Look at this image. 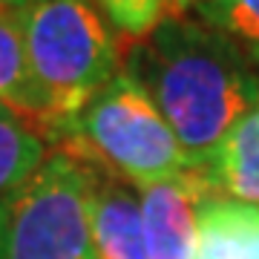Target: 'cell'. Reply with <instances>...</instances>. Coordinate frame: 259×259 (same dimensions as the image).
Segmentation results:
<instances>
[{"mask_svg": "<svg viewBox=\"0 0 259 259\" xmlns=\"http://www.w3.org/2000/svg\"><path fill=\"white\" fill-rule=\"evenodd\" d=\"M210 196V187L196 167L141 190V219L150 259L196 256L199 210Z\"/></svg>", "mask_w": 259, "mask_h": 259, "instance_id": "5b68a950", "label": "cell"}, {"mask_svg": "<svg viewBox=\"0 0 259 259\" xmlns=\"http://www.w3.org/2000/svg\"><path fill=\"white\" fill-rule=\"evenodd\" d=\"M121 35L141 40L164 20L167 0H93Z\"/></svg>", "mask_w": 259, "mask_h": 259, "instance_id": "7c38bea8", "label": "cell"}, {"mask_svg": "<svg viewBox=\"0 0 259 259\" xmlns=\"http://www.w3.org/2000/svg\"><path fill=\"white\" fill-rule=\"evenodd\" d=\"M66 153L141 190L193 170L144 83L118 72L55 133Z\"/></svg>", "mask_w": 259, "mask_h": 259, "instance_id": "7a4b0ae2", "label": "cell"}, {"mask_svg": "<svg viewBox=\"0 0 259 259\" xmlns=\"http://www.w3.org/2000/svg\"><path fill=\"white\" fill-rule=\"evenodd\" d=\"M95 167L66 150L0 202V259H98L93 236Z\"/></svg>", "mask_w": 259, "mask_h": 259, "instance_id": "277c9868", "label": "cell"}, {"mask_svg": "<svg viewBox=\"0 0 259 259\" xmlns=\"http://www.w3.org/2000/svg\"><path fill=\"white\" fill-rule=\"evenodd\" d=\"M127 72L144 83L193 167L259 104V66L199 18L164 15L133 47Z\"/></svg>", "mask_w": 259, "mask_h": 259, "instance_id": "6da1fadb", "label": "cell"}, {"mask_svg": "<svg viewBox=\"0 0 259 259\" xmlns=\"http://www.w3.org/2000/svg\"><path fill=\"white\" fill-rule=\"evenodd\" d=\"M193 259H259V204L210 196L199 210Z\"/></svg>", "mask_w": 259, "mask_h": 259, "instance_id": "9c48e42d", "label": "cell"}, {"mask_svg": "<svg viewBox=\"0 0 259 259\" xmlns=\"http://www.w3.org/2000/svg\"><path fill=\"white\" fill-rule=\"evenodd\" d=\"M20 9L35 81L55 136L121 72L118 40L93 0H32Z\"/></svg>", "mask_w": 259, "mask_h": 259, "instance_id": "3957f363", "label": "cell"}, {"mask_svg": "<svg viewBox=\"0 0 259 259\" xmlns=\"http://www.w3.org/2000/svg\"><path fill=\"white\" fill-rule=\"evenodd\" d=\"M204 0H167V15H182L185 9H193Z\"/></svg>", "mask_w": 259, "mask_h": 259, "instance_id": "4fadbf2b", "label": "cell"}, {"mask_svg": "<svg viewBox=\"0 0 259 259\" xmlns=\"http://www.w3.org/2000/svg\"><path fill=\"white\" fill-rule=\"evenodd\" d=\"M0 104L26 124L49 130V107L29 64L20 9L6 0H0Z\"/></svg>", "mask_w": 259, "mask_h": 259, "instance_id": "ba28073f", "label": "cell"}, {"mask_svg": "<svg viewBox=\"0 0 259 259\" xmlns=\"http://www.w3.org/2000/svg\"><path fill=\"white\" fill-rule=\"evenodd\" d=\"M193 12L202 23L231 37L259 66V0H204Z\"/></svg>", "mask_w": 259, "mask_h": 259, "instance_id": "8fae6325", "label": "cell"}, {"mask_svg": "<svg viewBox=\"0 0 259 259\" xmlns=\"http://www.w3.org/2000/svg\"><path fill=\"white\" fill-rule=\"evenodd\" d=\"M44 139L20 115L0 104V202L26 182L44 164Z\"/></svg>", "mask_w": 259, "mask_h": 259, "instance_id": "30bf717a", "label": "cell"}, {"mask_svg": "<svg viewBox=\"0 0 259 259\" xmlns=\"http://www.w3.org/2000/svg\"><path fill=\"white\" fill-rule=\"evenodd\" d=\"M213 196L259 204V104L242 115L202 167Z\"/></svg>", "mask_w": 259, "mask_h": 259, "instance_id": "52a82bcc", "label": "cell"}, {"mask_svg": "<svg viewBox=\"0 0 259 259\" xmlns=\"http://www.w3.org/2000/svg\"><path fill=\"white\" fill-rule=\"evenodd\" d=\"M93 236L98 259H150L141 219V196L133 185L95 167Z\"/></svg>", "mask_w": 259, "mask_h": 259, "instance_id": "8992f818", "label": "cell"}, {"mask_svg": "<svg viewBox=\"0 0 259 259\" xmlns=\"http://www.w3.org/2000/svg\"><path fill=\"white\" fill-rule=\"evenodd\" d=\"M6 3H12V6H26V3H32V0H6Z\"/></svg>", "mask_w": 259, "mask_h": 259, "instance_id": "5bb4252c", "label": "cell"}]
</instances>
